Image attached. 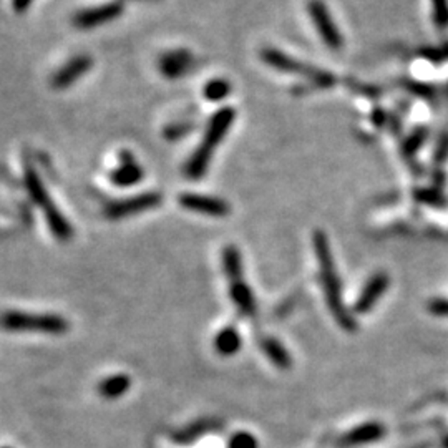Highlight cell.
<instances>
[{"mask_svg": "<svg viewBox=\"0 0 448 448\" xmlns=\"http://www.w3.org/2000/svg\"><path fill=\"white\" fill-rule=\"evenodd\" d=\"M313 248L319 264L320 284H322L325 303H327L329 310H331L336 322L341 325L344 331H357L356 317H353V314L346 308V304L342 301L341 279H339L336 262H334L331 246H329V239L322 229L314 231Z\"/></svg>", "mask_w": 448, "mask_h": 448, "instance_id": "cell-1", "label": "cell"}, {"mask_svg": "<svg viewBox=\"0 0 448 448\" xmlns=\"http://www.w3.org/2000/svg\"><path fill=\"white\" fill-rule=\"evenodd\" d=\"M234 120L236 110L233 107L219 108L214 115H211L210 120H207L201 145H198V148L193 152V155L188 158V162L185 164V176L188 179L198 181V179L205 176L207 168H210L214 150L218 148V145L224 140V136L228 135Z\"/></svg>", "mask_w": 448, "mask_h": 448, "instance_id": "cell-2", "label": "cell"}, {"mask_svg": "<svg viewBox=\"0 0 448 448\" xmlns=\"http://www.w3.org/2000/svg\"><path fill=\"white\" fill-rule=\"evenodd\" d=\"M261 60L266 65H269L271 68L277 70V72L282 73H289V75H297V77L308 80V87L309 88H331L336 85L337 78L334 77L332 73L325 72L322 68L313 67V65L301 62V60L294 59V56H289L284 54L282 50L272 49V47H266V49L261 50Z\"/></svg>", "mask_w": 448, "mask_h": 448, "instance_id": "cell-3", "label": "cell"}, {"mask_svg": "<svg viewBox=\"0 0 448 448\" xmlns=\"http://www.w3.org/2000/svg\"><path fill=\"white\" fill-rule=\"evenodd\" d=\"M4 327L7 331L63 334L68 329V322L56 314H25L11 310L4 315Z\"/></svg>", "mask_w": 448, "mask_h": 448, "instance_id": "cell-4", "label": "cell"}, {"mask_svg": "<svg viewBox=\"0 0 448 448\" xmlns=\"http://www.w3.org/2000/svg\"><path fill=\"white\" fill-rule=\"evenodd\" d=\"M162 201L163 195L158 191L140 193V195L108 202L105 210H103V214L108 219H125L130 218V216L143 213V211L153 210V207L162 205Z\"/></svg>", "mask_w": 448, "mask_h": 448, "instance_id": "cell-5", "label": "cell"}, {"mask_svg": "<svg viewBox=\"0 0 448 448\" xmlns=\"http://www.w3.org/2000/svg\"><path fill=\"white\" fill-rule=\"evenodd\" d=\"M308 11L310 16V20H313L315 30L325 47L331 50H341L344 45L342 35L339 32V28L334 22V18L329 12L327 6L324 4V0H309L308 2Z\"/></svg>", "mask_w": 448, "mask_h": 448, "instance_id": "cell-6", "label": "cell"}, {"mask_svg": "<svg viewBox=\"0 0 448 448\" xmlns=\"http://www.w3.org/2000/svg\"><path fill=\"white\" fill-rule=\"evenodd\" d=\"M125 2L121 0H111L108 4H102L97 7H88L77 12L73 16V25L82 30H90V28L100 27L103 23L115 20L123 13Z\"/></svg>", "mask_w": 448, "mask_h": 448, "instance_id": "cell-7", "label": "cell"}, {"mask_svg": "<svg viewBox=\"0 0 448 448\" xmlns=\"http://www.w3.org/2000/svg\"><path fill=\"white\" fill-rule=\"evenodd\" d=\"M178 202L179 206L188 211L213 216V218H224L231 211L228 201L216 196L198 195V193H183V195H179Z\"/></svg>", "mask_w": 448, "mask_h": 448, "instance_id": "cell-8", "label": "cell"}, {"mask_svg": "<svg viewBox=\"0 0 448 448\" xmlns=\"http://www.w3.org/2000/svg\"><path fill=\"white\" fill-rule=\"evenodd\" d=\"M196 59L190 50H168L158 59V68L164 78L178 80L195 68Z\"/></svg>", "mask_w": 448, "mask_h": 448, "instance_id": "cell-9", "label": "cell"}, {"mask_svg": "<svg viewBox=\"0 0 448 448\" xmlns=\"http://www.w3.org/2000/svg\"><path fill=\"white\" fill-rule=\"evenodd\" d=\"M93 60L90 55H75L73 59H70L67 63L62 65L56 72L52 75L50 85L55 90H65L70 88L72 85L88 73V70L92 68Z\"/></svg>", "mask_w": 448, "mask_h": 448, "instance_id": "cell-10", "label": "cell"}, {"mask_svg": "<svg viewBox=\"0 0 448 448\" xmlns=\"http://www.w3.org/2000/svg\"><path fill=\"white\" fill-rule=\"evenodd\" d=\"M390 286V277L384 271H377L375 274H372L367 281V284L362 289L361 296L353 304V313L362 315L370 313L375 308V304L379 303L380 297L384 296Z\"/></svg>", "mask_w": 448, "mask_h": 448, "instance_id": "cell-11", "label": "cell"}, {"mask_svg": "<svg viewBox=\"0 0 448 448\" xmlns=\"http://www.w3.org/2000/svg\"><path fill=\"white\" fill-rule=\"evenodd\" d=\"M118 158H120V163L110 173V181L118 188H131L138 185L143 179V168L136 162L133 153H130L128 150H121Z\"/></svg>", "mask_w": 448, "mask_h": 448, "instance_id": "cell-12", "label": "cell"}, {"mask_svg": "<svg viewBox=\"0 0 448 448\" xmlns=\"http://www.w3.org/2000/svg\"><path fill=\"white\" fill-rule=\"evenodd\" d=\"M23 181H25L28 196H30V200L34 201L37 206L45 211L47 207L54 205L44 181H42V178L39 176V173L35 171V168L32 167L30 162H25V164H23Z\"/></svg>", "mask_w": 448, "mask_h": 448, "instance_id": "cell-13", "label": "cell"}, {"mask_svg": "<svg viewBox=\"0 0 448 448\" xmlns=\"http://www.w3.org/2000/svg\"><path fill=\"white\" fill-rule=\"evenodd\" d=\"M385 435V428L379 422H369L364 425L352 428L346 435L341 438V445L344 447H357V445H367V443H374L380 440Z\"/></svg>", "mask_w": 448, "mask_h": 448, "instance_id": "cell-14", "label": "cell"}, {"mask_svg": "<svg viewBox=\"0 0 448 448\" xmlns=\"http://www.w3.org/2000/svg\"><path fill=\"white\" fill-rule=\"evenodd\" d=\"M229 294H231V301H233L238 310L244 315H256V301H254V294L253 291L249 289V286L246 284V281L243 279H236L231 281L229 286Z\"/></svg>", "mask_w": 448, "mask_h": 448, "instance_id": "cell-15", "label": "cell"}, {"mask_svg": "<svg viewBox=\"0 0 448 448\" xmlns=\"http://www.w3.org/2000/svg\"><path fill=\"white\" fill-rule=\"evenodd\" d=\"M214 349L223 357L234 356L241 349V334L236 331L233 325L221 329L214 339Z\"/></svg>", "mask_w": 448, "mask_h": 448, "instance_id": "cell-16", "label": "cell"}, {"mask_svg": "<svg viewBox=\"0 0 448 448\" xmlns=\"http://www.w3.org/2000/svg\"><path fill=\"white\" fill-rule=\"evenodd\" d=\"M131 379L126 374H115L108 379L102 380L98 385V392L103 399L113 400L118 397H123V395L130 390Z\"/></svg>", "mask_w": 448, "mask_h": 448, "instance_id": "cell-17", "label": "cell"}, {"mask_svg": "<svg viewBox=\"0 0 448 448\" xmlns=\"http://www.w3.org/2000/svg\"><path fill=\"white\" fill-rule=\"evenodd\" d=\"M261 351L277 369H289L292 364L291 356L287 353L284 346L279 341H276V339L264 337L261 341Z\"/></svg>", "mask_w": 448, "mask_h": 448, "instance_id": "cell-18", "label": "cell"}, {"mask_svg": "<svg viewBox=\"0 0 448 448\" xmlns=\"http://www.w3.org/2000/svg\"><path fill=\"white\" fill-rule=\"evenodd\" d=\"M221 264H223V271L224 274L228 276L229 282L236 279H243V259L239 249L229 244L223 249V254H221Z\"/></svg>", "mask_w": 448, "mask_h": 448, "instance_id": "cell-19", "label": "cell"}, {"mask_svg": "<svg viewBox=\"0 0 448 448\" xmlns=\"http://www.w3.org/2000/svg\"><path fill=\"white\" fill-rule=\"evenodd\" d=\"M231 93V83L226 78H213L210 80L202 88V95L207 102H221Z\"/></svg>", "mask_w": 448, "mask_h": 448, "instance_id": "cell-20", "label": "cell"}, {"mask_svg": "<svg viewBox=\"0 0 448 448\" xmlns=\"http://www.w3.org/2000/svg\"><path fill=\"white\" fill-rule=\"evenodd\" d=\"M193 130H195V123H191V121H178V123L168 125L167 128L163 130V135L168 141H176L185 138V136L188 133H191Z\"/></svg>", "mask_w": 448, "mask_h": 448, "instance_id": "cell-21", "label": "cell"}, {"mask_svg": "<svg viewBox=\"0 0 448 448\" xmlns=\"http://www.w3.org/2000/svg\"><path fill=\"white\" fill-rule=\"evenodd\" d=\"M425 140H427V130L423 128L415 130L413 133L404 141V155L412 157V155H415L418 150H420V146L425 143Z\"/></svg>", "mask_w": 448, "mask_h": 448, "instance_id": "cell-22", "label": "cell"}, {"mask_svg": "<svg viewBox=\"0 0 448 448\" xmlns=\"http://www.w3.org/2000/svg\"><path fill=\"white\" fill-rule=\"evenodd\" d=\"M432 12L437 27H448V0H432Z\"/></svg>", "mask_w": 448, "mask_h": 448, "instance_id": "cell-23", "label": "cell"}, {"mask_svg": "<svg viewBox=\"0 0 448 448\" xmlns=\"http://www.w3.org/2000/svg\"><path fill=\"white\" fill-rule=\"evenodd\" d=\"M229 448H258L256 437L248 432H238L229 438Z\"/></svg>", "mask_w": 448, "mask_h": 448, "instance_id": "cell-24", "label": "cell"}, {"mask_svg": "<svg viewBox=\"0 0 448 448\" xmlns=\"http://www.w3.org/2000/svg\"><path fill=\"white\" fill-rule=\"evenodd\" d=\"M211 430V422H200V423H195V425H191L190 428H186L185 432L178 433L176 438L181 443H186L188 440H193V438H196L198 435H202V433Z\"/></svg>", "mask_w": 448, "mask_h": 448, "instance_id": "cell-25", "label": "cell"}, {"mask_svg": "<svg viewBox=\"0 0 448 448\" xmlns=\"http://www.w3.org/2000/svg\"><path fill=\"white\" fill-rule=\"evenodd\" d=\"M427 310L437 317H448V299L435 297L427 303Z\"/></svg>", "mask_w": 448, "mask_h": 448, "instance_id": "cell-26", "label": "cell"}, {"mask_svg": "<svg viewBox=\"0 0 448 448\" xmlns=\"http://www.w3.org/2000/svg\"><path fill=\"white\" fill-rule=\"evenodd\" d=\"M447 158H448V131L440 136V140H438L437 143L435 153H433V159H435L437 163L445 162Z\"/></svg>", "mask_w": 448, "mask_h": 448, "instance_id": "cell-27", "label": "cell"}, {"mask_svg": "<svg viewBox=\"0 0 448 448\" xmlns=\"http://www.w3.org/2000/svg\"><path fill=\"white\" fill-rule=\"evenodd\" d=\"M32 2H34V0H12V8L17 13H23L28 11V7L32 6Z\"/></svg>", "mask_w": 448, "mask_h": 448, "instance_id": "cell-28", "label": "cell"}, {"mask_svg": "<svg viewBox=\"0 0 448 448\" xmlns=\"http://www.w3.org/2000/svg\"><path fill=\"white\" fill-rule=\"evenodd\" d=\"M385 111H382L380 108H377V110L372 113V121H374L375 125H382V123H385Z\"/></svg>", "mask_w": 448, "mask_h": 448, "instance_id": "cell-29", "label": "cell"}, {"mask_svg": "<svg viewBox=\"0 0 448 448\" xmlns=\"http://www.w3.org/2000/svg\"><path fill=\"white\" fill-rule=\"evenodd\" d=\"M121 2H125V0H121Z\"/></svg>", "mask_w": 448, "mask_h": 448, "instance_id": "cell-30", "label": "cell"}, {"mask_svg": "<svg viewBox=\"0 0 448 448\" xmlns=\"http://www.w3.org/2000/svg\"><path fill=\"white\" fill-rule=\"evenodd\" d=\"M6 448H7V447H6Z\"/></svg>", "mask_w": 448, "mask_h": 448, "instance_id": "cell-31", "label": "cell"}]
</instances>
